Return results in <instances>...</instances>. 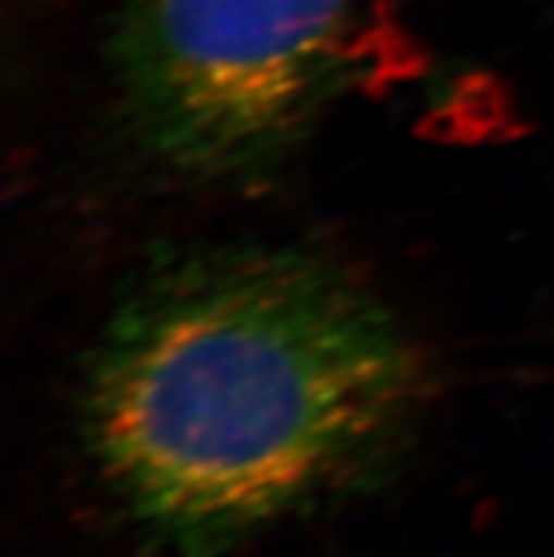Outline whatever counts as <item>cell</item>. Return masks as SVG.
Returning <instances> with one entry per match:
<instances>
[{
    "mask_svg": "<svg viewBox=\"0 0 554 557\" xmlns=\"http://www.w3.org/2000/svg\"><path fill=\"white\" fill-rule=\"evenodd\" d=\"M428 396L402 320L337 261L212 244L156 258L113 306L79 436L153 544L218 557L377 479Z\"/></svg>",
    "mask_w": 554,
    "mask_h": 557,
    "instance_id": "cell-1",
    "label": "cell"
},
{
    "mask_svg": "<svg viewBox=\"0 0 554 557\" xmlns=\"http://www.w3.org/2000/svg\"><path fill=\"white\" fill-rule=\"evenodd\" d=\"M359 0H125L113 106L184 184H249L309 139L348 74Z\"/></svg>",
    "mask_w": 554,
    "mask_h": 557,
    "instance_id": "cell-2",
    "label": "cell"
}]
</instances>
